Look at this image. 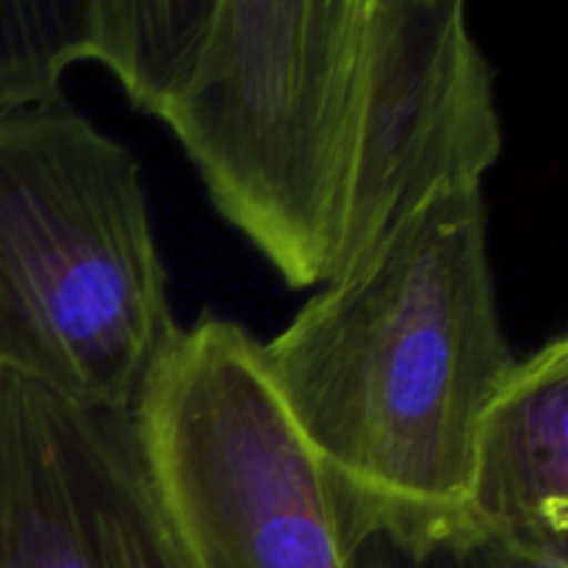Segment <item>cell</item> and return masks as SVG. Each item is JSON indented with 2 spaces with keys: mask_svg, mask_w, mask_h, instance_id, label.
<instances>
[{
  "mask_svg": "<svg viewBox=\"0 0 568 568\" xmlns=\"http://www.w3.org/2000/svg\"><path fill=\"white\" fill-rule=\"evenodd\" d=\"M261 364L333 483L464 508L477 425L516 364L483 192L408 216L261 342Z\"/></svg>",
  "mask_w": 568,
  "mask_h": 568,
  "instance_id": "6da1fadb",
  "label": "cell"
},
{
  "mask_svg": "<svg viewBox=\"0 0 568 568\" xmlns=\"http://www.w3.org/2000/svg\"><path fill=\"white\" fill-rule=\"evenodd\" d=\"M178 331L136 155L67 98L0 109V369L131 410Z\"/></svg>",
  "mask_w": 568,
  "mask_h": 568,
  "instance_id": "7a4b0ae2",
  "label": "cell"
},
{
  "mask_svg": "<svg viewBox=\"0 0 568 568\" xmlns=\"http://www.w3.org/2000/svg\"><path fill=\"white\" fill-rule=\"evenodd\" d=\"M364 0H220L164 125L211 205L286 281L333 277L358 105Z\"/></svg>",
  "mask_w": 568,
  "mask_h": 568,
  "instance_id": "3957f363",
  "label": "cell"
},
{
  "mask_svg": "<svg viewBox=\"0 0 568 568\" xmlns=\"http://www.w3.org/2000/svg\"><path fill=\"white\" fill-rule=\"evenodd\" d=\"M150 486L192 568H347L331 477L277 399L261 342L203 314L136 405Z\"/></svg>",
  "mask_w": 568,
  "mask_h": 568,
  "instance_id": "277c9868",
  "label": "cell"
},
{
  "mask_svg": "<svg viewBox=\"0 0 568 568\" xmlns=\"http://www.w3.org/2000/svg\"><path fill=\"white\" fill-rule=\"evenodd\" d=\"M505 150L494 70L460 0H364L358 105L333 277ZM327 281V283H331Z\"/></svg>",
  "mask_w": 568,
  "mask_h": 568,
  "instance_id": "5b68a950",
  "label": "cell"
},
{
  "mask_svg": "<svg viewBox=\"0 0 568 568\" xmlns=\"http://www.w3.org/2000/svg\"><path fill=\"white\" fill-rule=\"evenodd\" d=\"M0 568H192L131 410L83 408L0 369Z\"/></svg>",
  "mask_w": 568,
  "mask_h": 568,
  "instance_id": "8992f818",
  "label": "cell"
},
{
  "mask_svg": "<svg viewBox=\"0 0 568 568\" xmlns=\"http://www.w3.org/2000/svg\"><path fill=\"white\" fill-rule=\"evenodd\" d=\"M464 510L505 541L568 560V338L516 358L471 444Z\"/></svg>",
  "mask_w": 568,
  "mask_h": 568,
  "instance_id": "52a82bcc",
  "label": "cell"
},
{
  "mask_svg": "<svg viewBox=\"0 0 568 568\" xmlns=\"http://www.w3.org/2000/svg\"><path fill=\"white\" fill-rule=\"evenodd\" d=\"M347 568H568L494 536L464 508L386 503L331 480Z\"/></svg>",
  "mask_w": 568,
  "mask_h": 568,
  "instance_id": "ba28073f",
  "label": "cell"
},
{
  "mask_svg": "<svg viewBox=\"0 0 568 568\" xmlns=\"http://www.w3.org/2000/svg\"><path fill=\"white\" fill-rule=\"evenodd\" d=\"M220 0H92L89 61L144 114L164 122L197 72Z\"/></svg>",
  "mask_w": 568,
  "mask_h": 568,
  "instance_id": "9c48e42d",
  "label": "cell"
},
{
  "mask_svg": "<svg viewBox=\"0 0 568 568\" xmlns=\"http://www.w3.org/2000/svg\"><path fill=\"white\" fill-rule=\"evenodd\" d=\"M92 0H0V109L64 98V75L89 61Z\"/></svg>",
  "mask_w": 568,
  "mask_h": 568,
  "instance_id": "30bf717a",
  "label": "cell"
}]
</instances>
